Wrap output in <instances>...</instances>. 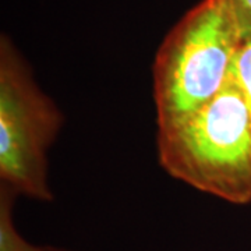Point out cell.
<instances>
[{
	"label": "cell",
	"mask_w": 251,
	"mask_h": 251,
	"mask_svg": "<svg viewBox=\"0 0 251 251\" xmlns=\"http://www.w3.org/2000/svg\"><path fill=\"white\" fill-rule=\"evenodd\" d=\"M64 117L9 38L0 42V180L18 196L52 201L48 151Z\"/></svg>",
	"instance_id": "obj_3"
},
{
	"label": "cell",
	"mask_w": 251,
	"mask_h": 251,
	"mask_svg": "<svg viewBox=\"0 0 251 251\" xmlns=\"http://www.w3.org/2000/svg\"><path fill=\"white\" fill-rule=\"evenodd\" d=\"M158 159L173 179L226 202H251V113L233 77L216 97L158 128Z\"/></svg>",
	"instance_id": "obj_1"
},
{
	"label": "cell",
	"mask_w": 251,
	"mask_h": 251,
	"mask_svg": "<svg viewBox=\"0 0 251 251\" xmlns=\"http://www.w3.org/2000/svg\"><path fill=\"white\" fill-rule=\"evenodd\" d=\"M18 251H70L66 249H59V247H53V246H34L27 240L23 243V246L18 249Z\"/></svg>",
	"instance_id": "obj_6"
},
{
	"label": "cell",
	"mask_w": 251,
	"mask_h": 251,
	"mask_svg": "<svg viewBox=\"0 0 251 251\" xmlns=\"http://www.w3.org/2000/svg\"><path fill=\"white\" fill-rule=\"evenodd\" d=\"M232 77L251 113V38L244 39L236 52Z\"/></svg>",
	"instance_id": "obj_4"
},
{
	"label": "cell",
	"mask_w": 251,
	"mask_h": 251,
	"mask_svg": "<svg viewBox=\"0 0 251 251\" xmlns=\"http://www.w3.org/2000/svg\"><path fill=\"white\" fill-rule=\"evenodd\" d=\"M243 41L251 38V0H230Z\"/></svg>",
	"instance_id": "obj_5"
},
{
	"label": "cell",
	"mask_w": 251,
	"mask_h": 251,
	"mask_svg": "<svg viewBox=\"0 0 251 251\" xmlns=\"http://www.w3.org/2000/svg\"><path fill=\"white\" fill-rule=\"evenodd\" d=\"M242 42L230 0H201L183 16L152 64L158 128L194 113L224 90Z\"/></svg>",
	"instance_id": "obj_2"
}]
</instances>
